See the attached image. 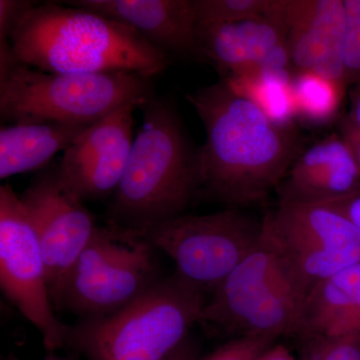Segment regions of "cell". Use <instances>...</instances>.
Wrapping results in <instances>:
<instances>
[{"label": "cell", "instance_id": "cell-1", "mask_svg": "<svg viewBox=\"0 0 360 360\" xmlns=\"http://www.w3.org/2000/svg\"><path fill=\"white\" fill-rule=\"evenodd\" d=\"M205 129L201 191L231 206L264 200L303 150L295 127H279L220 80L186 94Z\"/></svg>", "mask_w": 360, "mask_h": 360}, {"label": "cell", "instance_id": "cell-2", "mask_svg": "<svg viewBox=\"0 0 360 360\" xmlns=\"http://www.w3.org/2000/svg\"><path fill=\"white\" fill-rule=\"evenodd\" d=\"M9 42L18 63L44 72L151 78L172 63L130 26L65 4H35L14 26Z\"/></svg>", "mask_w": 360, "mask_h": 360}, {"label": "cell", "instance_id": "cell-3", "mask_svg": "<svg viewBox=\"0 0 360 360\" xmlns=\"http://www.w3.org/2000/svg\"><path fill=\"white\" fill-rule=\"evenodd\" d=\"M122 180L111 198L108 225L141 231L184 214L201 191L196 148L172 101L153 94L142 105Z\"/></svg>", "mask_w": 360, "mask_h": 360}, {"label": "cell", "instance_id": "cell-4", "mask_svg": "<svg viewBox=\"0 0 360 360\" xmlns=\"http://www.w3.org/2000/svg\"><path fill=\"white\" fill-rule=\"evenodd\" d=\"M205 303L174 274L115 314L68 326L66 343L89 360H165L200 323Z\"/></svg>", "mask_w": 360, "mask_h": 360}, {"label": "cell", "instance_id": "cell-5", "mask_svg": "<svg viewBox=\"0 0 360 360\" xmlns=\"http://www.w3.org/2000/svg\"><path fill=\"white\" fill-rule=\"evenodd\" d=\"M153 94L151 78L137 73L63 75L18 63L0 73V117L11 124H94L127 104L142 105Z\"/></svg>", "mask_w": 360, "mask_h": 360}, {"label": "cell", "instance_id": "cell-6", "mask_svg": "<svg viewBox=\"0 0 360 360\" xmlns=\"http://www.w3.org/2000/svg\"><path fill=\"white\" fill-rule=\"evenodd\" d=\"M113 229L163 251L174 260L175 276L205 295H212L257 248L264 224L231 208L212 214L179 215L141 231Z\"/></svg>", "mask_w": 360, "mask_h": 360}, {"label": "cell", "instance_id": "cell-7", "mask_svg": "<svg viewBox=\"0 0 360 360\" xmlns=\"http://www.w3.org/2000/svg\"><path fill=\"white\" fill-rule=\"evenodd\" d=\"M262 224L302 303L322 281L360 262V231L328 205L279 203Z\"/></svg>", "mask_w": 360, "mask_h": 360}, {"label": "cell", "instance_id": "cell-8", "mask_svg": "<svg viewBox=\"0 0 360 360\" xmlns=\"http://www.w3.org/2000/svg\"><path fill=\"white\" fill-rule=\"evenodd\" d=\"M302 302L265 239L206 302L200 323L233 335H292Z\"/></svg>", "mask_w": 360, "mask_h": 360}, {"label": "cell", "instance_id": "cell-9", "mask_svg": "<svg viewBox=\"0 0 360 360\" xmlns=\"http://www.w3.org/2000/svg\"><path fill=\"white\" fill-rule=\"evenodd\" d=\"M153 248L113 227H98L66 276L54 309L82 319L127 307L160 279Z\"/></svg>", "mask_w": 360, "mask_h": 360}, {"label": "cell", "instance_id": "cell-10", "mask_svg": "<svg viewBox=\"0 0 360 360\" xmlns=\"http://www.w3.org/2000/svg\"><path fill=\"white\" fill-rule=\"evenodd\" d=\"M0 286L39 331L49 352L65 347L68 326L54 314L37 231L20 196L9 184L0 187Z\"/></svg>", "mask_w": 360, "mask_h": 360}, {"label": "cell", "instance_id": "cell-11", "mask_svg": "<svg viewBox=\"0 0 360 360\" xmlns=\"http://www.w3.org/2000/svg\"><path fill=\"white\" fill-rule=\"evenodd\" d=\"M20 200L39 238L53 303L66 276L98 226L84 201L61 182L58 167L35 177Z\"/></svg>", "mask_w": 360, "mask_h": 360}, {"label": "cell", "instance_id": "cell-12", "mask_svg": "<svg viewBox=\"0 0 360 360\" xmlns=\"http://www.w3.org/2000/svg\"><path fill=\"white\" fill-rule=\"evenodd\" d=\"M130 103L90 125L63 151L59 179L82 201L101 200L115 194L134 144Z\"/></svg>", "mask_w": 360, "mask_h": 360}, {"label": "cell", "instance_id": "cell-13", "mask_svg": "<svg viewBox=\"0 0 360 360\" xmlns=\"http://www.w3.org/2000/svg\"><path fill=\"white\" fill-rule=\"evenodd\" d=\"M202 60L215 65L222 77L255 70H291L281 14V0L269 11L238 22L198 28Z\"/></svg>", "mask_w": 360, "mask_h": 360}, {"label": "cell", "instance_id": "cell-14", "mask_svg": "<svg viewBox=\"0 0 360 360\" xmlns=\"http://www.w3.org/2000/svg\"><path fill=\"white\" fill-rule=\"evenodd\" d=\"M291 65L347 86L345 0H281Z\"/></svg>", "mask_w": 360, "mask_h": 360}, {"label": "cell", "instance_id": "cell-15", "mask_svg": "<svg viewBox=\"0 0 360 360\" xmlns=\"http://www.w3.org/2000/svg\"><path fill=\"white\" fill-rule=\"evenodd\" d=\"M279 203L326 205L360 194V172L340 134L303 149L276 187Z\"/></svg>", "mask_w": 360, "mask_h": 360}, {"label": "cell", "instance_id": "cell-16", "mask_svg": "<svg viewBox=\"0 0 360 360\" xmlns=\"http://www.w3.org/2000/svg\"><path fill=\"white\" fill-rule=\"evenodd\" d=\"M63 4L130 26L170 58L201 59L194 0H70Z\"/></svg>", "mask_w": 360, "mask_h": 360}, {"label": "cell", "instance_id": "cell-17", "mask_svg": "<svg viewBox=\"0 0 360 360\" xmlns=\"http://www.w3.org/2000/svg\"><path fill=\"white\" fill-rule=\"evenodd\" d=\"M91 124L65 122L15 123L0 129V179L46 165L70 148Z\"/></svg>", "mask_w": 360, "mask_h": 360}, {"label": "cell", "instance_id": "cell-18", "mask_svg": "<svg viewBox=\"0 0 360 360\" xmlns=\"http://www.w3.org/2000/svg\"><path fill=\"white\" fill-rule=\"evenodd\" d=\"M291 70H255L227 75L224 82L234 94L248 99L272 122L291 127L297 120Z\"/></svg>", "mask_w": 360, "mask_h": 360}, {"label": "cell", "instance_id": "cell-19", "mask_svg": "<svg viewBox=\"0 0 360 360\" xmlns=\"http://www.w3.org/2000/svg\"><path fill=\"white\" fill-rule=\"evenodd\" d=\"M347 86L311 71L293 70L292 89L297 120L324 125L338 115Z\"/></svg>", "mask_w": 360, "mask_h": 360}, {"label": "cell", "instance_id": "cell-20", "mask_svg": "<svg viewBox=\"0 0 360 360\" xmlns=\"http://www.w3.org/2000/svg\"><path fill=\"white\" fill-rule=\"evenodd\" d=\"M329 297L335 309V321L319 338L360 335V262L331 278Z\"/></svg>", "mask_w": 360, "mask_h": 360}, {"label": "cell", "instance_id": "cell-21", "mask_svg": "<svg viewBox=\"0 0 360 360\" xmlns=\"http://www.w3.org/2000/svg\"><path fill=\"white\" fill-rule=\"evenodd\" d=\"M272 0H194L198 28L212 27L260 15Z\"/></svg>", "mask_w": 360, "mask_h": 360}, {"label": "cell", "instance_id": "cell-22", "mask_svg": "<svg viewBox=\"0 0 360 360\" xmlns=\"http://www.w3.org/2000/svg\"><path fill=\"white\" fill-rule=\"evenodd\" d=\"M302 360H360V335L303 341Z\"/></svg>", "mask_w": 360, "mask_h": 360}, {"label": "cell", "instance_id": "cell-23", "mask_svg": "<svg viewBox=\"0 0 360 360\" xmlns=\"http://www.w3.org/2000/svg\"><path fill=\"white\" fill-rule=\"evenodd\" d=\"M276 340L269 336L232 338L202 360H258Z\"/></svg>", "mask_w": 360, "mask_h": 360}, {"label": "cell", "instance_id": "cell-24", "mask_svg": "<svg viewBox=\"0 0 360 360\" xmlns=\"http://www.w3.org/2000/svg\"><path fill=\"white\" fill-rule=\"evenodd\" d=\"M35 4L23 0L0 1V44L9 41V35L20 18Z\"/></svg>", "mask_w": 360, "mask_h": 360}, {"label": "cell", "instance_id": "cell-25", "mask_svg": "<svg viewBox=\"0 0 360 360\" xmlns=\"http://www.w3.org/2000/svg\"><path fill=\"white\" fill-rule=\"evenodd\" d=\"M338 130L343 141L347 142L348 148L352 150L355 162L360 172V127L348 118L342 117L338 123Z\"/></svg>", "mask_w": 360, "mask_h": 360}, {"label": "cell", "instance_id": "cell-26", "mask_svg": "<svg viewBox=\"0 0 360 360\" xmlns=\"http://www.w3.org/2000/svg\"><path fill=\"white\" fill-rule=\"evenodd\" d=\"M329 207L345 215L360 231V194L333 202L326 203Z\"/></svg>", "mask_w": 360, "mask_h": 360}, {"label": "cell", "instance_id": "cell-27", "mask_svg": "<svg viewBox=\"0 0 360 360\" xmlns=\"http://www.w3.org/2000/svg\"><path fill=\"white\" fill-rule=\"evenodd\" d=\"M198 345L188 336L165 360H198Z\"/></svg>", "mask_w": 360, "mask_h": 360}, {"label": "cell", "instance_id": "cell-28", "mask_svg": "<svg viewBox=\"0 0 360 360\" xmlns=\"http://www.w3.org/2000/svg\"><path fill=\"white\" fill-rule=\"evenodd\" d=\"M258 360H295L288 348L283 345H274Z\"/></svg>", "mask_w": 360, "mask_h": 360}, {"label": "cell", "instance_id": "cell-29", "mask_svg": "<svg viewBox=\"0 0 360 360\" xmlns=\"http://www.w3.org/2000/svg\"><path fill=\"white\" fill-rule=\"evenodd\" d=\"M347 25L360 28V0H345Z\"/></svg>", "mask_w": 360, "mask_h": 360}, {"label": "cell", "instance_id": "cell-30", "mask_svg": "<svg viewBox=\"0 0 360 360\" xmlns=\"http://www.w3.org/2000/svg\"><path fill=\"white\" fill-rule=\"evenodd\" d=\"M348 118L360 127V87L354 90L352 96V105Z\"/></svg>", "mask_w": 360, "mask_h": 360}, {"label": "cell", "instance_id": "cell-31", "mask_svg": "<svg viewBox=\"0 0 360 360\" xmlns=\"http://www.w3.org/2000/svg\"><path fill=\"white\" fill-rule=\"evenodd\" d=\"M6 360H20V359H18V357H16L15 355L11 354V355H9L8 357H7V359ZM44 360H68V359H60V357H58V356H49V357H47V359H45Z\"/></svg>", "mask_w": 360, "mask_h": 360}]
</instances>
